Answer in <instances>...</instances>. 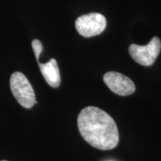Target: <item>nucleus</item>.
<instances>
[{
	"mask_svg": "<svg viewBox=\"0 0 161 161\" xmlns=\"http://www.w3.org/2000/svg\"><path fill=\"white\" fill-rule=\"evenodd\" d=\"M103 79L108 88L119 96H129L135 92V84L133 80L119 72H107Z\"/></svg>",
	"mask_w": 161,
	"mask_h": 161,
	"instance_id": "5",
	"label": "nucleus"
},
{
	"mask_svg": "<svg viewBox=\"0 0 161 161\" xmlns=\"http://www.w3.org/2000/svg\"><path fill=\"white\" fill-rule=\"evenodd\" d=\"M161 49L160 38L154 37L146 46L131 44L129 46V54L134 61L142 66H152L155 62Z\"/></svg>",
	"mask_w": 161,
	"mask_h": 161,
	"instance_id": "3",
	"label": "nucleus"
},
{
	"mask_svg": "<svg viewBox=\"0 0 161 161\" xmlns=\"http://www.w3.org/2000/svg\"><path fill=\"white\" fill-rule=\"evenodd\" d=\"M11 92L20 105L25 108H31L37 102L33 88L22 72H16L12 74L10 79Z\"/></svg>",
	"mask_w": 161,
	"mask_h": 161,
	"instance_id": "2",
	"label": "nucleus"
},
{
	"mask_svg": "<svg viewBox=\"0 0 161 161\" xmlns=\"http://www.w3.org/2000/svg\"><path fill=\"white\" fill-rule=\"evenodd\" d=\"M106 25V18L98 13L82 15L75 21L76 30L80 35L85 37L100 35L104 31Z\"/></svg>",
	"mask_w": 161,
	"mask_h": 161,
	"instance_id": "4",
	"label": "nucleus"
},
{
	"mask_svg": "<svg viewBox=\"0 0 161 161\" xmlns=\"http://www.w3.org/2000/svg\"><path fill=\"white\" fill-rule=\"evenodd\" d=\"M78 128L84 140L94 148L110 150L119 143L118 128L111 116L93 106L84 108L78 117Z\"/></svg>",
	"mask_w": 161,
	"mask_h": 161,
	"instance_id": "1",
	"label": "nucleus"
},
{
	"mask_svg": "<svg viewBox=\"0 0 161 161\" xmlns=\"http://www.w3.org/2000/svg\"><path fill=\"white\" fill-rule=\"evenodd\" d=\"M2 161H6V160H2Z\"/></svg>",
	"mask_w": 161,
	"mask_h": 161,
	"instance_id": "8",
	"label": "nucleus"
},
{
	"mask_svg": "<svg viewBox=\"0 0 161 161\" xmlns=\"http://www.w3.org/2000/svg\"><path fill=\"white\" fill-rule=\"evenodd\" d=\"M39 64V67L46 81L52 87H58L60 84V75L55 59L52 58L46 64Z\"/></svg>",
	"mask_w": 161,
	"mask_h": 161,
	"instance_id": "6",
	"label": "nucleus"
},
{
	"mask_svg": "<svg viewBox=\"0 0 161 161\" xmlns=\"http://www.w3.org/2000/svg\"><path fill=\"white\" fill-rule=\"evenodd\" d=\"M31 45L32 48H33L34 52H35L36 59H37L38 61V60H39L40 54H41L42 51H43V45L40 43V40H34L33 41H32Z\"/></svg>",
	"mask_w": 161,
	"mask_h": 161,
	"instance_id": "7",
	"label": "nucleus"
}]
</instances>
